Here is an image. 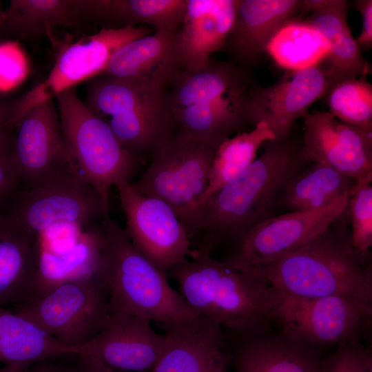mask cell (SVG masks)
Returning <instances> with one entry per match:
<instances>
[{
    "instance_id": "obj_33",
    "label": "cell",
    "mask_w": 372,
    "mask_h": 372,
    "mask_svg": "<svg viewBox=\"0 0 372 372\" xmlns=\"http://www.w3.org/2000/svg\"><path fill=\"white\" fill-rule=\"evenodd\" d=\"M366 74L330 85L322 99L339 121L372 129V85Z\"/></svg>"
},
{
    "instance_id": "obj_31",
    "label": "cell",
    "mask_w": 372,
    "mask_h": 372,
    "mask_svg": "<svg viewBox=\"0 0 372 372\" xmlns=\"http://www.w3.org/2000/svg\"><path fill=\"white\" fill-rule=\"evenodd\" d=\"M276 138L268 125L260 122L249 132H238L223 141L212 160L207 189L201 199L203 206L207 199L227 183L241 175L255 161L262 144Z\"/></svg>"
},
{
    "instance_id": "obj_37",
    "label": "cell",
    "mask_w": 372,
    "mask_h": 372,
    "mask_svg": "<svg viewBox=\"0 0 372 372\" xmlns=\"http://www.w3.org/2000/svg\"><path fill=\"white\" fill-rule=\"evenodd\" d=\"M19 186L20 178L10 157L0 153V211Z\"/></svg>"
},
{
    "instance_id": "obj_3",
    "label": "cell",
    "mask_w": 372,
    "mask_h": 372,
    "mask_svg": "<svg viewBox=\"0 0 372 372\" xmlns=\"http://www.w3.org/2000/svg\"><path fill=\"white\" fill-rule=\"evenodd\" d=\"M168 275L190 309L223 329L243 336L271 329L284 295L265 280L208 255L186 258Z\"/></svg>"
},
{
    "instance_id": "obj_30",
    "label": "cell",
    "mask_w": 372,
    "mask_h": 372,
    "mask_svg": "<svg viewBox=\"0 0 372 372\" xmlns=\"http://www.w3.org/2000/svg\"><path fill=\"white\" fill-rule=\"evenodd\" d=\"M355 183V180L330 166L313 163L289 180L278 209L288 211L320 209L351 192Z\"/></svg>"
},
{
    "instance_id": "obj_29",
    "label": "cell",
    "mask_w": 372,
    "mask_h": 372,
    "mask_svg": "<svg viewBox=\"0 0 372 372\" xmlns=\"http://www.w3.org/2000/svg\"><path fill=\"white\" fill-rule=\"evenodd\" d=\"M100 223L85 229L63 252L42 246L35 293L94 274L102 245Z\"/></svg>"
},
{
    "instance_id": "obj_28",
    "label": "cell",
    "mask_w": 372,
    "mask_h": 372,
    "mask_svg": "<svg viewBox=\"0 0 372 372\" xmlns=\"http://www.w3.org/2000/svg\"><path fill=\"white\" fill-rule=\"evenodd\" d=\"M78 350L64 346L29 320L0 305V362L32 365Z\"/></svg>"
},
{
    "instance_id": "obj_34",
    "label": "cell",
    "mask_w": 372,
    "mask_h": 372,
    "mask_svg": "<svg viewBox=\"0 0 372 372\" xmlns=\"http://www.w3.org/2000/svg\"><path fill=\"white\" fill-rule=\"evenodd\" d=\"M372 173L356 181L350 192L348 210L351 244L358 260L371 264Z\"/></svg>"
},
{
    "instance_id": "obj_26",
    "label": "cell",
    "mask_w": 372,
    "mask_h": 372,
    "mask_svg": "<svg viewBox=\"0 0 372 372\" xmlns=\"http://www.w3.org/2000/svg\"><path fill=\"white\" fill-rule=\"evenodd\" d=\"M80 0H11L0 23V37L50 36L53 28L87 24Z\"/></svg>"
},
{
    "instance_id": "obj_5",
    "label": "cell",
    "mask_w": 372,
    "mask_h": 372,
    "mask_svg": "<svg viewBox=\"0 0 372 372\" xmlns=\"http://www.w3.org/2000/svg\"><path fill=\"white\" fill-rule=\"evenodd\" d=\"M54 99L69 157L99 194L105 218H109L111 188L130 182L138 169L140 158L120 143L109 125L80 100L74 87Z\"/></svg>"
},
{
    "instance_id": "obj_13",
    "label": "cell",
    "mask_w": 372,
    "mask_h": 372,
    "mask_svg": "<svg viewBox=\"0 0 372 372\" xmlns=\"http://www.w3.org/2000/svg\"><path fill=\"white\" fill-rule=\"evenodd\" d=\"M275 321L281 331L302 343L320 347L351 338H362L371 329L372 315L341 296L300 298L285 296Z\"/></svg>"
},
{
    "instance_id": "obj_21",
    "label": "cell",
    "mask_w": 372,
    "mask_h": 372,
    "mask_svg": "<svg viewBox=\"0 0 372 372\" xmlns=\"http://www.w3.org/2000/svg\"><path fill=\"white\" fill-rule=\"evenodd\" d=\"M230 363L234 372H318V348L283 332L227 335Z\"/></svg>"
},
{
    "instance_id": "obj_17",
    "label": "cell",
    "mask_w": 372,
    "mask_h": 372,
    "mask_svg": "<svg viewBox=\"0 0 372 372\" xmlns=\"http://www.w3.org/2000/svg\"><path fill=\"white\" fill-rule=\"evenodd\" d=\"M147 319L112 309L101 331L79 348L77 355L95 357L119 372H144L152 369L167 345V336L160 334Z\"/></svg>"
},
{
    "instance_id": "obj_14",
    "label": "cell",
    "mask_w": 372,
    "mask_h": 372,
    "mask_svg": "<svg viewBox=\"0 0 372 372\" xmlns=\"http://www.w3.org/2000/svg\"><path fill=\"white\" fill-rule=\"evenodd\" d=\"M10 159L21 189L37 186L74 167L65 148L54 98L31 107L16 124Z\"/></svg>"
},
{
    "instance_id": "obj_19",
    "label": "cell",
    "mask_w": 372,
    "mask_h": 372,
    "mask_svg": "<svg viewBox=\"0 0 372 372\" xmlns=\"http://www.w3.org/2000/svg\"><path fill=\"white\" fill-rule=\"evenodd\" d=\"M302 5V0H236L232 28L220 50L242 68L259 66L276 34L300 18Z\"/></svg>"
},
{
    "instance_id": "obj_23",
    "label": "cell",
    "mask_w": 372,
    "mask_h": 372,
    "mask_svg": "<svg viewBox=\"0 0 372 372\" xmlns=\"http://www.w3.org/2000/svg\"><path fill=\"white\" fill-rule=\"evenodd\" d=\"M178 30L155 32L125 43L114 52L99 76L166 87L183 70Z\"/></svg>"
},
{
    "instance_id": "obj_36",
    "label": "cell",
    "mask_w": 372,
    "mask_h": 372,
    "mask_svg": "<svg viewBox=\"0 0 372 372\" xmlns=\"http://www.w3.org/2000/svg\"><path fill=\"white\" fill-rule=\"evenodd\" d=\"M28 71V61L18 42H0V91L17 86Z\"/></svg>"
},
{
    "instance_id": "obj_6",
    "label": "cell",
    "mask_w": 372,
    "mask_h": 372,
    "mask_svg": "<svg viewBox=\"0 0 372 372\" xmlns=\"http://www.w3.org/2000/svg\"><path fill=\"white\" fill-rule=\"evenodd\" d=\"M166 87L112 76L86 85L87 107L110 127L120 143L138 156L152 153L173 134Z\"/></svg>"
},
{
    "instance_id": "obj_42",
    "label": "cell",
    "mask_w": 372,
    "mask_h": 372,
    "mask_svg": "<svg viewBox=\"0 0 372 372\" xmlns=\"http://www.w3.org/2000/svg\"><path fill=\"white\" fill-rule=\"evenodd\" d=\"M13 132L0 128V153L10 156Z\"/></svg>"
},
{
    "instance_id": "obj_25",
    "label": "cell",
    "mask_w": 372,
    "mask_h": 372,
    "mask_svg": "<svg viewBox=\"0 0 372 372\" xmlns=\"http://www.w3.org/2000/svg\"><path fill=\"white\" fill-rule=\"evenodd\" d=\"M236 0H187L179 48L183 71L204 69L220 50L234 23Z\"/></svg>"
},
{
    "instance_id": "obj_43",
    "label": "cell",
    "mask_w": 372,
    "mask_h": 372,
    "mask_svg": "<svg viewBox=\"0 0 372 372\" xmlns=\"http://www.w3.org/2000/svg\"><path fill=\"white\" fill-rule=\"evenodd\" d=\"M30 365H5L0 369V372H24Z\"/></svg>"
},
{
    "instance_id": "obj_15",
    "label": "cell",
    "mask_w": 372,
    "mask_h": 372,
    "mask_svg": "<svg viewBox=\"0 0 372 372\" xmlns=\"http://www.w3.org/2000/svg\"><path fill=\"white\" fill-rule=\"evenodd\" d=\"M257 81L248 69L231 60L211 58L201 71H180L169 85L170 110L196 105L241 120L248 118L249 92Z\"/></svg>"
},
{
    "instance_id": "obj_41",
    "label": "cell",
    "mask_w": 372,
    "mask_h": 372,
    "mask_svg": "<svg viewBox=\"0 0 372 372\" xmlns=\"http://www.w3.org/2000/svg\"><path fill=\"white\" fill-rule=\"evenodd\" d=\"M13 101L0 97V128L12 132L9 127Z\"/></svg>"
},
{
    "instance_id": "obj_9",
    "label": "cell",
    "mask_w": 372,
    "mask_h": 372,
    "mask_svg": "<svg viewBox=\"0 0 372 372\" xmlns=\"http://www.w3.org/2000/svg\"><path fill=\"white\" fill-rule=\"evenodd\" d=\"M1 212L40 236L59 223L87 229L107 219L99 194L74 167L37 186L19 188Z\"/></svg>"
},
{
    "instance_id": "obj_20",
    "label": "cell",
    "mask_w": 372,
    "mask_h": 372,
    "mask_svg": "<svg viewBox=\"0 0 372 372\" xmlns=\"http://www.w3.org/2000/svg\"><path fill=\"white\" fill-rule=\"evenodd\" d=\"M160 327L168 342L151 372H227L230 358L227 336L217 324L196 316Z\"/></svg>"
},
{
    "instance_id": "obj_39",
    "label": "cell",
    "mask_w": 372,
    "mask_h": 372,
    "mask_svg": "<svg viewBox=\"0 0 372 372\" xmlns=\"http://www.w3.org/2000/svg\"><path fill=\"white\" fill-rule=\"evenodd\" d=\"M77 356L74 367L78 372H119L105 365L98 358L87 355Z\"/></svg>"
},
{
    "instance_id": "obj_32",
    "label": "cell",
    "mask_w": 372,
    "mask_h": 372,
    "mask_svg": "<svg viewBox=\"0 0 372 372\" xmlns=\"http://www.w3.org/2000/svg\"><path fill=\"white\" fill-rule=\"evenodd\" d=\"M328 52L324 38L301 18L282 27L267 47V54L274 62L290 71L320 63Z\"/></svg>"
},
{
    "instance_id": "obj_1",
    "label": "cell",
    "mask_w": 372,
    "mask_h": 372,
    "mask_svg": "<svg viewBox=\"0 0 372 372\" xmlns=\"http://www.w3.org/2000/svg\"><path fill=\"white\" fill-rule=\"evenodd\" d=\"M263 151L238 177L205 202L194 252L211 256L225 242H236L246 231L274 216L284 187L311 161L302 141L290 136L266 141Z\"/></svg>"
},
{
    "instance_id": "obj_35",
    "label": "cell",
    "mask_w": 372,
    "mask_h": 372,
    "mask_svg": "<svg viewBox=\"0 0 372 372\" xmlns=\"http://www.w3.org/2000/svg\"><path fill=\"white\" fill-rule=\"evenodd\" d=\"M318 372H372V351L360 338L344 340L333 352L320 358Z\"/></svg>"
},
{
    "instance_id": "obj_27",
    "label": "cell",
    "mask_w": 372,
    "mask_h": 372,
    "mask_svg": "<svg viewBox=\"0 0 372 372\" xmlns=\"http://www.w3.org/2000/svg\"><path fill=\"white\" fill-rule=\"evenodd\" d=\"M81 5L87 23L143 24L155 32H174L182 24L187 0H81Z\"/></svg>"
},
{
    "instance_id": "obj_22",
    "label": "cell",
    "mask_w": 372,
    "mask_h": 372,
    "mask_svg": "<svg viewBox=\"0 0 372 372\" xmlns=\"http://www.w3.org/2000/svg\"><path fill=\"white\" fill-rule=\"evenodd\" d=\"M349 8L346 0H302L301 14L310 12L302 20L316 29L328 44V54L320 63L329 86L368 75L371 71L349 27Z\"/></svg>"
},
{
    "instance_id": "obj_11",
    "label": "cell",
    "mask_w": 372,
    "mask_h": 372,
    "mask_svg": "<svg viewBox=\"0 0 372 372\" xmlns=\"http://www.w3.org/2000/svg\"><path fill=\"white\" fill-rule=\"evenodd\" d=\"M349 194L320 209L289 211L260 223L233 243L223 260L247 271L282 256L324 231L346 209Z\"/></svg>"
},
{
    "instance_id": "obj_18",
    "label": "cell",
    "mask_w": 372,
    "mask_h": 372,
    "mask_svg": "<svg viewBox=\"0 0 372 372\" xmlns=\"http://www.w3.org/2000/svg\"><path fill=\"white\" fill-rule=\"evenodd\" d=\"M304 119L302 143L311 162L356 181L372 173V129L345 123L324 111L309 113Z\"/></svg>"
},
{
    "instance_id": "obj_7",
    "label": "cell",
    "mask_w": 372,
    "mask_h": 372,
    "mask_svg": "<svg viewBox=\"0 0 372 372\" xmlns=\"http://www.w3.org/2000/svg\"><path fill=\"white\" fill-rule=\"evenodd\" d=\"M217 149L183 134H173L156 147L143 176L132 184L141 194L169 205L190 239L202 228L201 199Z\"/></svg>"
},
{
    "instance_id": "obj_40",
    "label": "cell",
    "mask_w": 372,
    "mask_h": 372,
    "mask_svg": "<svg viewBox=\"0 0 372 372\" xmlns=\"http://www.w3.org/2000/svg\"><path fill=\"white\" fill-rule=\"evenodd\" d=\"M24 372H78L74 366L46 360L28 366Z\"/></svg>"
},
{
    "instance_id": "obj_10",
    "label": "cell",
    "mask_w": 372,
    "mask_h": 372,
    "mask_svg": "<svg viewBox=\"0 0 372 372\" xmlns=\"http://www.w3.org/2000/svg\"><path fill=\"white\" fill-rule=\"evenodd\" d=\"M146 26L102 28L97 33L63 46L47 78L13 103L10 123L15 126L33 106L86 79L99 76L122 45L149 35Z\"/></svg>"
},
{
    "instance_id": "obj_12",
    "label": "cell",
    "mask_w": 372,
    "mask_h": 372,
    "mask_svg": "<svg viewBox=\"0 0 372 372\" xmlns=\"http://www.w3.org/2000/svg\"><path fill=\"white\" fill-rule=\"evenodd\" d=\"M115 187L126 218L125 231L144 257L168 273L175 265L192 256L191 239L169 205L141 194L131 182Z\"/></svg>"
},
{
    "instance_id": "obj_24",
    "label": "cell",
    "mask_w": 372,
    "mask_h": 372,
    "mask_svg": "<svg viewBox=\"0 0 372 372\" xmlns=\"http://www.w3.org/2000/svg\"><path fill=\"white\" fill-rule=\"evenodd\" d=\"M41 236L0 211V305L13 307L36 292Z\"/></svg>"
},
{
    "instance_id": "obj_38",
    "label": "cell",
    "mask_w": 372,
    "mask_h": 372,
    "mask_svg": "<svg viewBox=\"0 0 372 372\" xmlns=\"http://www.w3.org/2000/svg\"><path fill=\"white\" fill-rule=\"evenodd\" d=\"M355 6L362 17L361 32L355 41L362 52L372 48V1L357 0Z\"/></svg>"
},
{
    "instance_id": "obj_16",
    "label": "cell",
    "mask_w": 372,
    "mask_h": 372,
    "mask_svg": "<svg viewBox=\"0 0 372 372\" xmlns=\"http://www.w3.org/2000/svg\"><path fill=\"white\" fill-rule=\"evenodd\" d=\"M329 87L320 63L290 71L269 86L256 83L249 94L251 125L264 122L276 138L287 137L295 121L304 118L309 107L323 97Z\"/></svg>"
},
{
    "instance_id": "obj_2",
    "label": "cell",
    "mask_w": 372,
    "mask_h": 372,
    "mask_svg": "<svg viewBox=\"0 0 372 372\" xmlns=\"http://www.w3.org/2000/svg\"><path fill=\"white\" fill-rule=\"evenodd\" d=\"M349 227L347 207L322 232L247 272L262 278L285 296H341L372 315V264L358 260Z\"/></svg>"
},
{
    "instance_id": "obj_8",
    "label": "cell",
    "mask_w": 372,
    "mask_h": 372,
    "mask_svg": "<svg viewBox=\"0 0 372 372\" xmlns=\"http://www.w3.org/2000/svg\"><path fill=\"white\" fill-rule=\"evenodd\" d=\"M111 311L108 290L95 274L35 293L14 307V312L78 353L104 327Z\"/></svg>"
},
{
    "instance_id": "obj_4",
    "label": "cell",
    "mask_w": 372,
    "mask_h": 372,
    "mask_svg": "<svg viewBox=\"0 0 372 372\" xmlns=\"http://www.w3.org/2000/svg\"><path fill=\"white\" fill-rule=\"evenodd\" d=\"M102 245L94 274L105 285L112 309L155 322L182 323L197 315L158 269L132 245L125 229L110 218L100 223Z\"/></svg>"
}]
</instances>
